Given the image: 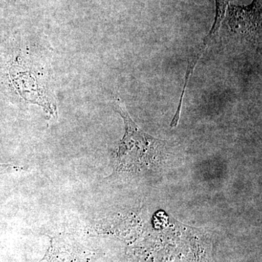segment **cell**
Instances as JSON below:
<instances>
[{"label":"cell","mask_w":262,"mask_h":262,"mask_svg":"<svg viewBox=\"0 0 262 262\" xmlns=\"http://www.w3.org/2000/svg\"><path fill=\"white\" fill-rule=\"evenodd\" d=\"M24 170L23 167L18 166V165H12V164H0V175L20 172Z\"/></svg>","instance_id":"obj_5"},{"label":"cell","mask_w":262,"mask_h":262,"mask_svg":"<svg viewBox=\"0 0 262 262\" xmlns=\"http://www.w3.org/2000/svg\"><path fill=\"white\" fill-rule=\"evenodd\" d=\"M231 0H215V17L212 29L216 32L220 30L221 26L225 19L226 12Z\"/></svg>","instance_id":"obj_4"},{"label":"cell","mask_w":262,"mask_h":262,"mask_svg":"<svg viewBox=\"0 0 262 262\" xmlns=\"http://www.w3.org/2000/svg\"><path fill=\"white\" fill-rule=\"evenodd\" d=\"M261 0H254L247 7H234L227 24L232 32L247 39H261Z\"/></svg>","instance_id":"obj_3"},{"label":"cell","mask_w":262,"mask_h":262,"mask_svg":"<svg viewBox=\"0 0 262 262\" xmlns=\"http://www.w3.org/2000/svg\"><path fill=\"white\" fill-rule=\"evenodd\" d=\"M116 98L114 108L123 119L125 134L115 154L114 173H139L161 160L167 151L168 143L141 130L119 98Z\"/></svg>","instance_id":"obj_1"},{"label":"cell","mask_w":262,"mask_h":262,"mask_svg":"<svg viewBox=\"0 0 262 262\" xmlns=\"http://www.w3.org/2000/svg\"><path fill=\"white\" fill-rule=\"evenodd\" d=\"M50 246L39 262H94V253L71 234L49 237Z\"/></svg>","instance_id":"obj_2"}]
</instances>
